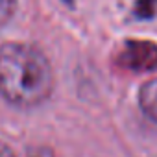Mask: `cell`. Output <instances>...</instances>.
Instances as JSON below:
<instances>
[{
	"label": "cell",
	"mask_w": 157,
	"mask_h": 157,
	"mask_svg": "<svg viewBox=\"0 0 157 157\" xmlns=\"http://www.w3.org/2000/svg\"><path fill=\"white\" fill-rule=\"evenodd\" d=\"M28 157H56V155H54V151L50 148L39 146V148H32L28 151Z\"/></svg>",
	"instance_id": "6"
},
{
	"label": "cell",
	"mask_w": 157,
	"mask_h": 157,
	"mask_svg": "<svg viewBox=\"0 0 157 157\" xmlns=\"http://www.w3.org/2000/svg\"><path fill=\"white\" fill-rule=\"evenodd\" d=\"M139 107L151 122L157 124V76L142 83L139 91Z\"/></svg>",
	"instance_id": "3"
},
{
	"label": "cell",
	"mask_w": 157,
	"mask_h": 157,
	"mask_svg": "<svg viewBox=\"0 0 157 157\" xmlns=\"http://www.w3.org/2000/svg\"><path fill=\"white\" fill-rule=\"evenodd\" d=\"M117 65L124 70L137 74L155 72L157 70V44L153 41L128 39L122 43L117 54Z\"/></svg>",
	"instance_id": "2"
},
{
	"label": "cell",
	"mask_w": 157,
	"mask_h": 157,
	"mask_svg": "<svg viewBox=\"0 0 157 157\" xmlns=\"http://www.w3.org/2000/svg\"><path fill=\"white\" fill-rule=\"evenodd\" d=\"M54 91V70L41 48L28 43L0 46V96L10 105L32 109Z\"/></svg>",
	"instance_id": "1"
},
{
	"label": "cell",
	"mask_w": 157,
	"mask_h": 157,
	"mask_svg": "<svg viewBox=\"0 0 157 157\" xmlns=\"http://www.w3.org/2000/svg\"><path fill=\"white\" fill-rule=\"evenodd\" d=\"M17 11V0H0V28H4Z\"/></svg>",
	"instance_id": "5"
},
{
	"label": "cell",
	"mask_w": 157,
	"mask_h": 157,
	"mask_svg": "<svg viewBox=\"0 0 157 157\" xmlns=\"http://www.w3.org/2000/svg\"><path fill=\"white\" fill-rule=\"evenodd\" d=\"M157 13V0H135L133 4V15L139 21L153 19Z\"/></svg>",
	"instance_id": "4"
},
{
	"label": "cell",
	"mask_w": 157,
	"mask_h": 157,
	"mask_svg": "<svg viewBox=\"0 0 157 157\" xmlns=\"http://www.w3.org/2000/svg\"><path fill=\"white\" fill-rule=\"evenodd\" d=\"M0 157H17V155L13 153V150H11L8 144L0 142Z\"/></svg>",
	"instance_id": "7"
}]
</instances>
